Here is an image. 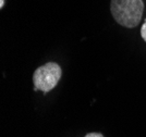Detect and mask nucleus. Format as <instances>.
Instances as JSON below:
<instances>
[{
	"mask_svg": "<svg viewBox=\"0 0 146 137\" xmlns=\"http://www.w3.org/2000/svg\"><path fill=\"white\" fill-rule=\"evenodd\" d=\"M143 0H111L110 12L115 21L123 27H136L144 12Z\"/></svg>",
	"mask_w": 146,
	"mask_h": 137,
	"instance_id": "1",
	"label": "nucleus"
},
{
	"mask_svg": "<svg viewBox=\"0 0 146 137\" xmlns=\"http://www.w3.org/2000/svg\"><path fill=\"white\" fill-rule=\"evenodd\" d=\"M141 36L144 39V42H146V20L144 21V23L141 27Z\"/></svg>",
	"mask_w": 146,
	"mask_h": 137,
	"instance_id": "3",
	"label": "nucleus"
},
{
	"mask_svg": "<svg viewBox=\"0 0 146 137\" xmlns=\"http://www.w3.org/2000/svg\"><path fill=\"white\" fill-rule=\"evenodd\" d=\"M85 137H104V136L100 133H90V134L85 135Z\"/></svg>",
	"mask_w": 146,
	"mask_h": 137,
	"instance_id": "4",
	"label": "nucleus"
},
{
	"mask_svg": "<svg viewBox=\"0 0 146 137\" xmlns=\"http://www.w3.org/2000/svg\"><path fill=\"white\" fill-rule=\"evenodd\" d=\"M5 7V0H0V8L2 9Z\"/></svg>",
	"mask_w": 146,
	"mask_h": 137,
	"instance_id": "5",
	"label": "nucleus"
},
{
	"mask_svg": "<svg viewBox=\"0 0 146 137\" xmlns=\"http://www.w3.org/2000/svg\"><path fill=\"white\" fill-rule=\"evenodd\" d=\"M61 75V68L56 62H48L37 68L33 74L34 90H40L45 94L52 90L59 83Z\"/></svg>",
	"mask_w": 146,
	"mask_h": 137,
	"instance_id": "2",
	"label": "nucleus"
}]
</instances>
